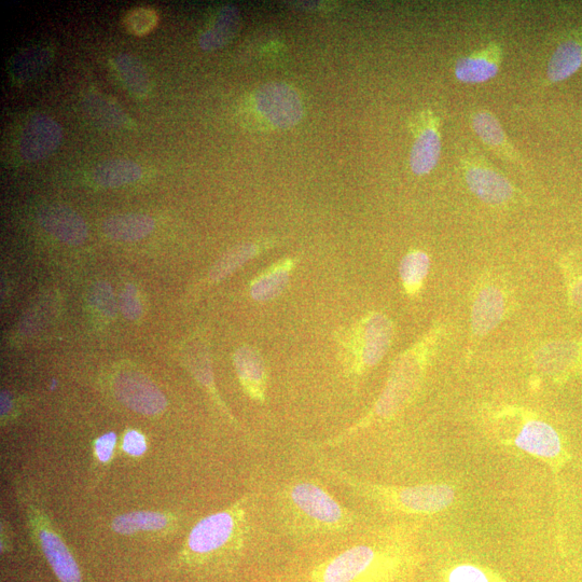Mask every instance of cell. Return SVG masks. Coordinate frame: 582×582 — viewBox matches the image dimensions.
Here are the masks:
<instances>
[{"label":"cell","mask_w":582,"mask_h":582,"mask_svg":"<svg viewBox=\"0 0 582 582\" xmlns=\"http://www.w3.org/2000/svg\"><path fill=\"white\" fill-rule=\"evenodd\" d=\"M156 227L155 220L142 214H124L104 221L103 231L108 238L119 242H136L147 237Z\"/></svg>","instance_id":"cell-22"},{"label":"cell","mask_w":582,"mask_h":582,"mask_svg":"<svg viewBox=\"0 0 582 582\" xmlns=\"http://www.w3.org/2000/svg\"><path fill=\"white\" fill-rule=\"evenodd\" d=\"M280 506L289 528L304 535L343 533L355 523L351 511L320 484L308 480L287 484Z\"/></svg>","instance_id":"cell-1"},{"label":"cell","mask_w":582,"mask_h":582,"mask_svg":"<svg viewBox=\"0 0 582 582\" xmlns=\"http://www.w3.org/2000/svg\"><path fill=\"white\" fill-rule=\"evenodd\" d=\"M478 151L476 148L467 149L460 160L465 183L470 192L481 202L495 207H504L516 202L518 189Z\"/></svg>","instance_id":"cell-6"},{"label":"cell","mask_w":582,"mask_h":582,"mask_svg":"<svg viewBox=\"0 0 582 582\" xmlns=\"http://www.w3.org/2000/svg\"><path fill=\"white\" fill-rule=\"evenodd\" d=\"M124 88L136 97L145 99L151 90V81L143 62L129 53H119L112 61Z\"/></svg>","instance_id":"cell-23"},{"label":"cell","mask_w":582,"mask_h":582,"mask_svg":"<svg viewBox=\"0 0 582 582\" xmlns=\"http://www.w3.org/2000/svg\"><path fill=\"white\" fill-rule=\"evenodd\" d=\"M190 367L194 376L204 385H211L213 383V372L209 356L206 351L202 350V346L194 343L187 349Z\"/></svg>","instance_id":"cell-34"},{"label":"cell","mask_w":582,"mask_h":582,"mask_svg":"<svg viewBox=\"0 0 582 582\" xmlns=\"http://www.w3.org/2000/svg\"><path fill=\"white\" fill-rule=\"evenodd\" d=\"M91 306L106 317H114L117 313V302L112 287L100 282L90 290Z\"/></svg>","instance_id":"cell-33"},{"label":"cell","mask_w":582,"mask_h":582,"mask_svg":"<svg viewBox=\"0 0 582 582\" xmlns=\"http://www.w3.org/2000/svg\"><path fill=\"white\" fill-rule=\"evenodd\" d=\"M403 560L395 550L358 545L316 565L310 582H391L403 568Z\"/></svg>","instance_id":"cell-3"},{"label":"cell","mask_w":582,"mask_h":582,"mask_svg":"<svg viewBox=\"0 0 582 582\" xmlns=\"http://www.w3.org/2000/svg\"><path fill=\"white\" fill-rule=\"evenodd\" d=\"M54 58V50L46 44H37L23 48L8 65L11 80L19 85L29 82L45 72Z\"/></svg>","instance_id":"cell-19"},{"label":"cell","mask_w":582,"mask_h":582,"mask_svg":"<svg viewBox=\"0 0 582 582\" xmlns=\"http://www.w3.org/2000/svg\"><path fill=\"white\" fill-rule=\"evenodd\" d=\"M11 408V398L7 393L2 394V415L9 412Z\"/></svg>","instance_id":"cell-39"},{"label":"cell","mask_w":582,"mask_h":582,"mask_svg":"<svg viewBox=\"0 0 582 582\" xmlns=\"http://www.w3.org/2000/svg\"><path fill=\"white\" fill-rule=\"evenodd\" d=\"M38 220L40 226L53 238L68 245H81L88 237L85 220L71 207L49 205L40 211Z\"/></svg>","instance_id":"cell-16"},{"label":"cell","mask_w":582,"mask_h":582,"mask_svg":"<svg viewBox=\"0 0 582 582\" xmlns=\"http://www.w3.org/2000/svg\"><path fill=\"white\" fill-rule=\"evenodd\" d=\"M293 267V261L285 260L263 273L252 285V297L257 301H269L280 296L289 282Z\"/></svg>","instance_id":"cell-27"},{"label":"cell","mask_w":582,"mask_h":582,"mask_svg":"<svg viewBox=\"0 0 582 582\" xmlns=\"http://www.w3.org/2000/svg\"><path fill=\"white\" fill-rule=\"evenodd\" d=\"M328 473L335 476L346 488L386 509L405 512L410 515H432L445 510L454 501V491L448 485L423 484L415 487H386L372 484L328 467Z\"/></svg>","instance_id":"cell-4"},{"label":"cell","mask_w":582,"mask_h":582,"mask_svg":"<svg viewBox=\"0 0 582 582\" xmlns=\"http://www.w3.org/2000/svg\"><path fill=\"white\" fill-rule=\"evenodd\" d=\"M63 140L60 124L46 115L32 117L22 131L20 152L27 162H38L48 158L58 149Z\"/></svg>","instance_id":"cell-11"},{"label":"cell","mask_w":582,"mask_h":582,"mask_svg":"<svg viewBox=\"0 0 582 582\" xmlns=\"http://www.w3.org/2000/svg\"><path fill=\"white\" fill-rule=\"evenodd\" d=\"M168 519L158 512L138 511L117 517L113 522L115 532L131 535L138 531H158L165 528Z\"/></svg>","instance_id":"cell-29"},{"label":"cell","mask_w":582,"mask_h":582,"mask_svg":"<svg viewBox=\"0 0 582 582\" xmlns=\"http://www.w3.org/2000/svg\"><path fill=\"white\" fill-rule=\"evenodd\" d=\"M259 115L275 129L293 128L303 116L299 94L285 83H269L255 95Z\"/></svg>","instance_id":"cell-7"},{"label":"cell","mask_w":582,"mask_h":582,"mask_svg":"<svg viewBox=\"0 0 582 582\" xmlns=\"http://www.w3.org/2000/svg\"><path fill=\"white\" fill-rule=\"evenodd\" d=\"M581 66L582 40L566 39L551 55L547 67V81L562 82L576 74Z\"/></svg>","instance_id":"cell-24"},{"label":"cell","mask_w":582,"mask_h":582,"mask_svg":"<svg viewBox=\"0 0 582 582\" xmlns=\"http://www.w3.org/2000/svg\"><path fill=\"white\" fill-rule=\"evenodd\" d=\"M159 16L155 9L150 7H135L126 13L123 26L135 36H144L155 29Z\"/></svg>","instance_id":"cell-31"},{"label":"cell","mask_w":582,"mask_h":582,"mask_svg":"<svg viewBox=\"0 0 582 582\" xmlns=\"http://www.w3.org/2000/svg\"><path fill=\"white\" fill-rule=\"evenodd\" d=\"M507 313L505 291L494 283H485L475 295L471 306L470 330L475 340L487 337L502 323Z\"/></svg>","instance_id":"cell-10"},{"label":"cell","mask_w":582,"mask_h":582,"mask_svg":"<svg viewBox=\"0 0 582 582\" xmlns=\"http://www.w3.org/2000/svg\"><path fill=\"white\" fill-rule=\"evenodd\" d=\"M39 537L55 576L61 582H81L79 566L62 540L49 531H41Z\"/></svg>","instance_id":"cell-21"},{"label":"cell","mask_w":582,"mask_h":582,"mask_svg":"<svg viewBox=\"0 0 582 582\" xmlns=\"http://www.w3.org/2000/svg\"><path fill=\"white\" fill-rule=\"evenodd\" d=\"M440 334V332H439ZM437 335H429L423 341L414 345L411 350L401 355L397 360L386 383L383 393L365 419L355 424L348 431L331 439L327 447H336L346 439L358 433L360 429L369 426L373 421L386 420L394 417L410 401L417 391L427 365V359L432 353Z\"/></svg>","instance_id":"cell-2"},{"label":"cell","mask_w":582,"mask_h":582,"mask_svg":"<svg viewBox=\"0 0 582 582\" xmlns=\"http://www.w3.org/2000/svg\"><path fill=\"white\" fill-rule=\"evenodd\" d=\"M431 269V259L422 251H412L401 260L399 273L406 293L414 296L420 293Z\"/></svg>","instance_id":"cell-28"},{"label":"cell","mask_w":582,"mask_h":582,"mask_svg":"<svg viewBox=\"0 0 582 582\" xmlns=\"http://www.w3.org/2000/svg\"><path fill=\"white\" fill-rule=\"evenodd\" d=\"M447 582H503L493 573L473 564L454 566L447 575Z\"/></svg>","instance_id":"cell-32"},{"label":"cell","mask_w":582,"mask_h":582,"mask_svg":"<svg viewBox=\"0 0 582 582\" xmlns=\"http://www.w3.org/2000/svg\"><path fill=\"white\" fill-rule=\"evenodd\" d=\"M119 309L130 321H136L142 316L143 306L135 286L129 284L124 287L119 297Z\"/></svg>","instance_id":"cell-35"},{"label":"cell","mask_w":582,"mask_h":582,"mask_svg":"<svg viewBox=\"0 0 582 582\" xmlns=\"http://www.w3.org/2000/svg\"><path fill=\"white\" fill-rule=\"evenodd\" d=\"M116 440L115 433L106 434L96 440L95 452L101 462L106 463L110 460L116 446Z\"/></svg>","instance_id":"cell-38"},{"label":"cell","mask_w":582,"mask_h":582,"mask_svg":"<svg viewBox=\"0 0 582 582\" xmlns=\"http://www.w3.org/2000/svg\"><path fill=\"white\" fill-rule=\"evenodd\" d=\"M244 519L245 512L240 506L202 519L188 538L192 563L203 564L233 545L242 547Z\"/></svg>","instance_id":"cell-5"},{"label":"cell","mask_w":582,"mask_h":582,"mask_svg":"<svg viewBox=\"0 0 582 582\" xmlns=\"http://www.w3.org/2000/svg\"><path fill=\"white\" fill-rule=\"evenodd\" d=\"M535 364L540 371L556 378H567L582 369V343L553 341L535 353Z\"/></svg>","instance_id":"cell-15"},{"label":"cell","mask_w":582,"mask_h":582,"mask_svg":"<svg viewBox=\"0 0 582 582\" xmlns=\"http://www.w3.org/2000/svg\"><path fill=\"white\" fill-rule=\"evenodd\" d=\"M142 175L141 165L127 159H113L97 165L92 178L100 187L119 188L137 182Z\"/></svg>","instance_id":"cell-25"},{"label":"cell","mask_w":582,"mask_h":582,"mask_svg":"<svg viewBox=\"0 0 582 582\" xmlns=\"http://www.w3.org/2000/svg\"><path fill=\"white\" fill-rule=\"evenodd\" d=\"M123 449L132 456L143 455L147 449L145 437L136 431L129 432L124 437Z\"/></svg>","instance_id":"cell-37"},{"label":"cell","mask_w":582,"mask_h":582,"mask_svg":"<svg viewBox=\"0 0 582 582\" xmlns=\"http://www.w3.org/2000/svg\"><path fill=\"white\" fill-rule=\"evenodd\" d=\"M515 443L519 449L545 460L557 461L563 455L559 434L543 421L534 420L526 423Z\"/></svg>","instance_id":"cell-17"},{"label":"cell","mask_w":582,"mask_h":582,"mask_svg":"<svg viewBox=\"0 0 582 582\" xmlns=\"http://www.w3.org/2000/svg\"><path fill=\"white\" fill-rule=\"evenodd\" d=\"M114 390L120 403L138 413L157 415L166 407V399L159 388L140 372L118 374Z\"/></svg>","instance_id":"cell-9"},{"label":"cell","mask_w":582,"mask_h":582,"mask_svg":"<svg viewBox=\"0 0 582 582\" xmlns=\"http://www.w3.org/2000/svg\"><path fill=\"white\" fill-rule=\"evenodd\" d=\"M470 127L497 157L524 168L518 149L512 145L502 123L487 109H477L470 114Z\"/></svg>","instance_id":"cell-14"},{"label":"cell","mask_w":582,"mask_h":582,"mask_svg":"<svg viewBox=\"0 0 582 582\" xmlns=\"http://www.w3.org/2000/svg\"><path fill=\"white\" fill-rule=\"evenodd\" d=\"M241 15L238 7L227 5L219 10L217 16L199 37V45L205 51L224 48L238 34Z\"/></svg>","instance_id":"cell-20"},{"label":"cell","mask_w":582,"mask_h":582,"mask_svg":"<svg viewBox=\"0 0 582 582\" xmlns=\"http://www.w3.org/2000/svg\"><path fill=\"white\" fill-rule=\"evenodd\" d=\"M415 138L410 154L411 171L418 176L431 174L441 158V120L432 109L424 110L414 120Z\"/></svg>","instance_id":"cell-8"},{"label":"cell","mask_w":582,"mask_h":582,"mask_svg":"<svg viewBox=\"0 0 582 582\" xmlns=\"http://www.w3.org/2000/svg\"><path fill=\"white\" fill-rule=\"evenodd\" d=\"M568 299L571 306L582 310V266L567 273Z\"/></svg>","instance_id":"cell-36"},{"label":"cell","mask_w":582,"mask_h":582,"mask_svg":"<svg viewBox=\"0 0 582 582\" xmlns=\"http://www.w3.org/2000/svg\"><path fill=\"white\" fill-rule=\"evenodd\" d=\"M393 337L394 327L390 318L381 313L368 316L360 331L357 371L377 366L390 350Z\"/></svg>","instance_id":"cell-13"},{"label":"cell","mask_w":582,"mask_h":582,"mask_svg":"<svg viewBox=\"0 0 582 582\" xmlns=\"http://www.w3.org/2000/svg\"><path fill=\"white\" fill-rule=\"evenodd\" d=\"M258 252V246L251 243L232 248L215 263L210 273L211 279L215 282L226 279L227 276L241 268L244 263L254 258Z\"/></svg>","instance_id":"cell-30"},{"label":"cell","mask_w":582,"mask_h":582,"mask_svg":"<svg viewBox=\"0 0 582 582\" xmlns=\"http://www.w3.org/2000/svg\"><path fill=\"white\" fill-rule=\"evenodd\" d=\"M85 108L93 120L109 128H126L132 124L131 119L121 107L99 93H90L85 97Z\"/></svg>","instance_id":"cell-26"},{"label":"cell","mask_w":582,"mask_h":582,"mask_svg":"<svg viewBox=\"0 0 582 582\" xmlns=\"http://www.w3.org/2000/svg\"><path fill=\"white\" fill-rule=\"evenodd\" d=\"M504 49L497 41L457 59L454 76L466 85H480L494 79L501 72Z\"/></svg>","instance_id":"cell-12"},{"label":"cell","mask_w":582,"mask_h":582,"mask_svg":"<svg viewBox=\"0 0 582 582\" xmlns=\"http://www.w3.org/2000/svg\"><path fill=\"white\" fill-rule=\"evenodd\" d=\"M234 366L246 394L258 403H265L268 374L260 354L251 346H243L234 354Z\"/></svg>","instance_id":"cell-18"}]
</instances>
